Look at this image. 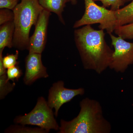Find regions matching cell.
<instances>
[{
    "label": "cell",
    "instance_id": "ac0fdd59",
    "mask_svg": "<svg viewBox=\"0 0 133 133\" xmlns=\"http://www.w3.org/2000/svg\"><path fill=\"white\" fill-rule=\"evenodd\" d=\"M94 2H101L105 8L111 7V10L115 11L120 9V8L124 5L123 0H93Z\"/></svg>",
    "mask_w": 133,
    "mask_h": 133
},
{
    "label": "cell",
    "instance_id": "7c38bea8",
    "mask_svg": "<svg viewBox=\"0 0 133 133\" xmlns=\"http://www.w3.org/2000/svg\"><path fill=\"white\" fill-rule=\"evenodd\" d=\"M116 27L133 22V0L124 7L115 11Z\"/></svg>",
    "mask_w": 133,
    "mask_h": 133
},
{
    "label": "cell",
    "instance_id": "2e32d148",
    "mask_svg": "<svg viewBox=\"0 0 133 133\" xmlns=\"http://www.w3.org/2000/svg\"><path fill=\"white\" fill-rule=\"evenodd\" d=\"M19 54V51L16 50L15 54L7 55L3 57V63L5 69H9L18 64L19 62H17V59Z\"/></svg>",
    "mask_w": 133,
    "mask_h": 133
},
{
    "label": "cell",
    "instance_id": "277c9868",
    "mask_svg": "<svg viewBox=\"0 0 133 133\" xmlns=\"http://www.w3.org/2000/svg\"><path fill=\"white\" fill-rule=\"evenodd\" d=\"M85 11L81 19L77 21L74 28L81 26L99 23L100 29L105 30L108 34L112 33L116 27L115 11L108 10L95 3L93 0H84Z\"/></svg>",
    "mask_w": 133,
    "mask_h": 133
},
{
    "label": "cell",
    "instance_id": "3957f363",
    "mask_svg": "<svg viewBox=\"0 0 133 133\" xmlns=\"http://www.w3.org/2000/svg\"><path fill=\"white\" fill-rule=\"evenodd\" d=\"M44 9L38 0H21L13 10L15 24L13 47L21 50L28 49L30 29L33 25L35 26Z\"/></svg>",
    "mask_w": 133,
    "mask_h": 133
},
{
    "label": "cell",
    "instance_id": "6da1fadb",
    "mask_svg": "<svg viewBox=\"0 0 133 133\" xmlns=\"http://www.w3.org/2000/svg\"><path fill=\"white\" fill-rule=\"evenodd\" d=\"M104 30H97L91 25L75 30L74 41L83 67L101 74L109 67L114 50L108 45Z\"/></svg>",
    "mask_w": 133,
    "mask_h": 133
},
{
    "label": "cell",
    "instance_id": "30bf717a",
    "mask_svg": "<svg viewBox=\"0 0 133 133\" xmlns=\"http://www.w3.org/2000/svg\"><path fill=\"white\" fill-rule=\"evenodd\" d=\"M15 31L14 21L9 22L0 27V52H3L6 47H13V38Z\"/></svg>",
    "mask_w": 133,
    "mask_h": 133
},
{
    "label": "cell",
    "instance_id": "ba28073f",
    "mask_svg": "<svg viewBox=\"0 0 133 133\" xmlns=\"http://www.w3.org/2000/svg\"><path fill=\"white\" fill-rule=\"evenodd\" d=\"M51 12L44 9L38 17L35 31L30 37L29 53L42 54L47 42V31Z\"/></svg>",
    "mask_w": 133,
    "mask_h": 133
},
{
    "label": "cell",
    "instance_id": "7a4b0ae2",
    "mask_svg": "<svg viewBox=\"0 0 133 133\" xmlns=\"http://www.w3.org/2000/svg\"><path fill=\"white\" fill-rule=\"evenodd\" d=\"M77 116L70 121L60 120L59 133H109L111 123L104 116L99 102L88 98L79 103Z\"/></svg>",
    "mask_w": 133,
    "mask_h": 133
},
{
    "label": "cell",
    "instance_id": "4fadbf2b",
    "mask_svg": "<svg viewBox=\"0 0 133 133\" xmlns=\"http://www.w3.org/2000/svg\"><path fill=\"white\" fill-rule=\"evenodd\" d=\"M12 125L4 131L6 133H48L49 131L40 127L31 128L25 125Z\"/></svg>",
    "mask_w": 133,
    "mask_h": 133
},
{
    "label": "cell",
    "instance_id": "8992f818",
    "mask_svg": "<svg viewBox=\"0 0 133 133\" xmlns=\"http://www.w3.org/2000/svg\"><path fill=\"white\" fill-rule=\"evenodd\" d=\"M114 52L109 68L116 72L124 73L133 64V42L126 41L121 37L109 34Z\"/></svg>",
    "mask_w": 133,
    "mask_h": 133
},
{
    "label": "cell",
    "instance_id": "52a82bcc",
    "mask_svg": "<svg viewBox=\"0 0 133 133\" xmlns=\"http://www.w3.org/2000/svg\"><path fill=\"white\" fill-rule=\"evenodd\" d=\"M64 85L63 81H57L52 84L49 90L48 103L51 109H55L56 117L58 116L59 109L64 104L70 102L77 95H84L85 92L84 88L69 89Z\"/></svg>",
    "mask_w": 133,
    "mask_h": 133
},
{
    "label": "cell",
    "instance_id": "e0dca14e",
    "mask_svg": "<svg viewBox=\"0 0 133 133\" xmlns=\"http://www.w3.org/2000/svg\"><path fill=\"white\" fill-rule=\"evenodd\" d=\"M6 75L8 80L12 81L15 82V80L18 81L19 78L23 75L22 70L17 65L7 69Z\"/></svg>",
    "mask_w": 133,
    "mask_h": 133
},
{
    "label": "cell",
    "instance_id": "44dd1931",
    "mask_svg": "<svg viewBox=\"0 0 133 133\" xmlns=\"http://www.w3.org/2000/svg\"><path fill=\"white\" fill-rule=\"evenodd\" d=\"M2 52H0V76L6 74L7 70L3 65L2 61Z\"/></svg>",
    "mask_w": 133,
    "mask_h": 133
},
{
    "label": "cell",
    "instance_id": "9c48e42d",
    "mask_svg": "<svg viewBox=\"0 0 133 133\" xmlns=\"http://www.w3.org/2000/svg\"><path fill=\"white\" fill-rule=\"evenodd\" d=\"M25 72L23 82L30 85L37 80L49 77L47 68L43 64L42 54L29 53L25 59Z\"/></svg>",
    "mask_w": 133,
    "mask_h": 133
},
{
    "label": "cell",
    "instance_id": "5bb4252c",
    "mask_svg": "<svg viewBox=\"0 0 133 133\" xmlns=\"http://www.w3.org/2000/svg\"><path fill=\"white\" fill-rule=\"evenodd\" d=\"M8 80L6 74L0 76V99L2 100L13 91L15 87V82L11 83Z\"/></svg>",
    "mask_w": 133,
    "mask_h": 133
},
{
    "label": "cell",
    "instance_id": "d6986e66",
    "mask_svg": "<svg viewBox=\"0 0 133 133\" xmlns=\"http://www.w3.org/2000/svg\"><path fill=\"white\" fill-rule=\"evenodd\" d=\"M14 14L11 10L7 9H1L0 10V25L14 21Z\"/></svg>",
    "mask_w": 133,
    "mask_h": 133
},
{
    "label": "cell",
    "instance_id": "603a6c76",
    "mask_svg": "<svg viewBox=\"0 0 133 133\" xmlns=\"http://www.w3.org/2000/svg\"><path fill=\"white\" fill-rule=\"evenodd\" d=\"M124 1V3H125L127 2H128L129 1H132V0H123Z\"/></svg>",
    "mask_w": 133,
    "mask_h": 133
},
{
    "label": "cell",
    "instance_id": "ffe728a7",
    "mask_svg": "<svg viewBox=\"0 0 133 133\" xmlns=\"http://www.w3.org/2000/svg\"><path fill=\"white\" fill-rule=\"evenodd\" d=\"M19 0H0V8L13 10L18 5Z\"/></svg>",
    "mask_w": 133,
    "mask_h": 133
},
{
    "label": "cell",
    "instance_id": "5b68a950",
    "mask_svg": "<svg viewBox=\"0 0 133 133\" xmlns=\"http://www.w3.org/2000/svg\"><path fill=\"white\" fill-rule=\"evenodd\" d=\"M55 116L48 101L43 97H40L31 111L24 115L16 116L14 122L17 124L37 126L49 132L51 129L59 131V126Z\"/></svg>",
    "mask_w": 133,
    "mask_h": 133
},
{
    "label": "cell",
    "instance_id": "8fae6325",
    "mask_svg": "<svg viewBox=\"0 0 133 133\" xmlns=\"http://www.w3.org/2000/svg\"><path fill=\"white\" fill-rule=\"evenodd\" d=\"M39 4L44 9L50 12H53L57 15L60 22L63 24L65 23L63 16L62 13L66 3L70 0H38Z\"/></svg>",
    "mask_w": 133,
    "mask_h": 133
},
{
    "label": "cell",
    "instance_id": "7402d4cb",
    "mask_svg": "<svg viewBox=\"0 0 133 133\" xmlns=\"http://www.w3.org/2000/svg\"><path fill=\"white\" fill-rule=\"evenodd\" d=\"M72 5H76L77 3V0H70Z\"/></svg>",
    "mask_w": 133,
    "mask_h": 133
},
{
    "label": "cell",
    "instance_id": "9a60e30c",
    "mask_svg": "<svg viewBox=\"0 0 133 133\" xmlns=\"http://www.w3.org/2000/svg\"><path fill=\"white\" fill-rule=\"evenodd\" d=\"M114 32L116 35L126 40L133 39V22L116 27Z\"/></svg>",
    "mask_w": 133,
    "mask_h": 133
}]
</instances>
